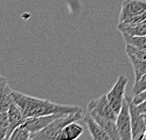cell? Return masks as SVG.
<instances>
[{"instance_id":"1","label":"cell","mask_w":146,"mask_h":140,"mask_svg":"<svg viewBox=\"0 0 146 140\" xmlns=\"http://www.w3.org/2000/svg\"><path fill=\"white\" fill-rule=\"evenodd\" d=\"M12 100L19 107L25 119L54 114L66 115L81 111V108L78 106L58 104L48 100L31 97L17 91H12Z\"/></svg>"},{"instance_id":"2","label":"cell","mask_w":146,"mask_h":140,"mask_svg":"<svg viewBox=\"0 0 146 140\" xmlns=\"http://www.w3.org/2000/svg\"><path fill=\"white\" fill-rule=\"evenodd\" d=\"M82 119V111L76 112V113L72 114H66L62 115V116L57 118L52 122L46 126L44 129L37 133H31L30 139L34 140H50L54 139L57 140L58 135L60 133L61 131L66 125L69 123L73 122V121H77Z\"/></svg>"},{"instance_id":"3","label":"cell","mask_w":146,"mask_h":140,"mask_svg":"<svg viewBox=\"0 0 146 140\" xmlns=\"http://www.w3.org/2000/svg\"><path fill=\"white\" fill-rule=\"evenodd\" d=\"M131 97L126 96L123 101V106L119 113L117 114L116 126L119 132L121 140L132 139V128H131V115H130L129 102Z\"/></svg>"},{"instance_id":"4","label":"cell","mask_w":146,"mask_h":140,"mask_svg":"<svg viewBox=\"0 0 146 140\" xmlns=\"http://www.w3.org/2000/svg\"><path fill=\"white\" fill-rule=\"evenodd\" d=\"M127 86V78L121 75L118 77L113 88L107 94V99L113 110L118 114L123 106V101L125 99V88Z\"/></svg>"},{"instance_id":"5","label":"cell","mask_w":146,"mask_h":140,"mask_svg":"<svg viewBox=\"0 0 146 140\" xmlns=\"http://www.w3.org/2000/svg\"><path fill=\"white\" fill-rule=\"evenodd\" d=\"M87 109L90 113H94L100 117L116 121L117 113L113 110L107 99V95H103L94 100H92L87 105Z\"/></svg>"},{"instance_id":"6","label":"cell","mask_w":146,"mask_h":140,"mask_svg":"<svg viewBox=\"0 0 146 140\" xmlns=\"http://www.w3.org/2000/svg\"><path fill=\"white\" fill-rule=\"evenodd\" d=\"M130 115H131V128H132V139L141 140L144 139L146 133V121L143 115L139 113L136 105L132 102V98L130 99Z\"/></svg>"},{"instance_id":"7","label":"cell","mask_w":146,"mask_h":140,"mask_svg":"<svg viewBox=\"0 0 146 140\" xmlns=\"http://www.w3.org/2000/svg\"><path fill=\"white\" fill-rule=\"evenodd\" d=\"M144 11H146L145 0H125L122 4L119 23L135 15L141 14Z\"/></svg>"},{"instance_id":"8","label":"cell","mask_w":146,"mask_h":140,"mask_svg":"<svg viewBox=\"0 0 146 140\" xmlns=\"http://www.w3.org/2000/svg\"><path fill=\"white\" fill-rule=\"evenodd\" d=\"M62 116L60 114H54V115H47V116H41V117H33L26 119L24 121V125L27 127V129L30 131V133H34L44 129L46 126L57 118Z\"/></svg>"},{"instance_id":"9","label":"cell","mask_w":146,"mask_h":140,"mask_svg":"<svg viewBox=\"0 0 146 140\" xmlns=\"http://www.w3.org/2000/svg\"><path fill=\"white\" fill-rule=\"evenodd\" d=\"M83 120L94 140H111L110 135L102 129V127L99 125L97 121L92 117V115L89 112L83 117Z\"/></svg>"},{"instance_id":"10","label":"cell","mask_w":146,"mask_h":140,"mask_svg":"<svg viewBox=\"0 0 146 140\" xmlns=\"http://www.w3.org/2000/svg\"><path fill=\"white\" fill-rule=\"evenodd\" d=\"M8 117H9V130H8V133H7V137L6 139H9L11 135V133L13 132V130L18 127L21 124L24 123L25 121V118L22 114L21 110L19 109V107L15 104L14 102H12L10 108L8 110Z\"/></svg>"},{"instance_id":"11","label":"cell","mask_w":146,"mask_h":140,"mask_svg":"<svg viewBox=\"0 0 146 140\" xmlns=\"http://www.w3.org/2000/svg\"><path fill=\"white\" fill-rule=\"evenodd\" d=\"M12 91L6 78L0 77V113L8 112L12 100Z\"/></svg>"},{"instance_id":"12","label":"cell","mask_w":146,"mask_h":140,"mask_svg":"<svg viewBox=\"0 0 146 140\" xmlns=\"http://www.w3.org/2000/svg\"><path fill=\"white\" fill-rule=\"evenodd\" d=\"M90 114H91L92 117L97 121V123L102 127V129L110 135L111 140H121L119 132H118V129L116 126V121L110 120V119H106V118L100 117L94 113H90Z\"/></svg>"},{"instance_id":"13","label":"cell","mask_w":146,"mask_h":140,"mask_svg":"<svg viewBox=\"0 0 146 140\" xmlns=\"http://www.w3.org/2000/svg\"><path fill=\"white\" fill-rule=\"evenodd\" d=\"M84 132L83 127L80 124L76 123V121H73V122L69 123L63 128L60 133L58 135L57 140H65L70 139L74 140L82 135Z\"/></svg>"},{"instance_id":"14","label":"cell","mask_w":146,"mask_h":140,"mask_svg":"<svg viewBox=\"0 0 146 140\" xmlns=\"http://www.w3.org/2000/svg\"><path fill=\"white\" fill-rule=\"evenodd\" d=\"M118 30L122 34L129 36H145L146 35V24L141 23L133 26H121L118 24Z\"/></svg>"},{"instance_id":"15","label":"cell","mask_w":146,"mask_h":140,"mask_svg":"<svg viewBox=\"0 0 146 140\" xmlns=\"http://www.w3.org/2000/svg\"><path fill=\"white\" fill-rule=\"evenodd\" d=\"M125 44H129L139 50H146V35L145 36H129L122 34Z\"/></svg>"},{"instance_id":"16","label":"cell","mask_w":146,"mask_h":140,"mask_svg":"<svg viewBox=\"0 0 146 140\" xmlns=\"http://www.w3.org/2000/svg\"><path fill=\"white\" fill-rule=\"evenodd\" d=\"M128 58L132 64L133 70H134L135 81L139 80L146 73V60H139L133 57H128Z\"/></svg>"},{"instance_id":"17","label":"cell","mask_w":146,"mask_h":140,"mask_svg":"<svg viewBox=\"0 0 146 140\" xmlns=\"http://www.w3.org/2000/svg\"><path fill=\"white\" fill-rule=\"evenodd\" d=\"M30 136H31V133L30 131L27 128L24 124H21L18 127H16L13 132L11 133V135L10 136L11 140H27L30 139Z\"/></svg>"},{"instance_id":"18","label":"cell","mask_w":146,"mask_h":140,"mask_svg":"<svg viewBox=\"0 0 146 140\" xmlns=\"http://www.w3.org/2000/svg\"><path fill=\"white\" fill-rule=\"evenodd\" d=\"M125 53L127 57H133L139 60H146V50H139L129 44H125Z\"/></svg>"},{"instance_id":"19","label":"cell","mask_w":146,"mask_h":140,"mask_svg":"<svg viewBox=\"0 0 146 140\" xmlns=\"http://www.w3.org/2000/svg\"><path fill=\"white\" fill-rule=\"evenodd\" d=\"M9 130L8 112L0 113V139H6Z\"/></svg>"},{"instance_id":"20","label":"cell","mask_w":146,"mask_h":140,"mask_svg":"<svg viewBox=\"0 0 146 140\" xmlns=\"http://www.w3.org/2000/svg\"><path fill=\"white\" fill-rule=\"evenodd\" d=\"M145 90H146V73L144 75H142L139 80L135 81L131 90L132 97H134L136 95H139V93L143 92Z\"/></svg>"},{"instance_id":"21","label":"cell","mask_w":146,"mask_h":140,"mask_svg":"<svg viewBox=\"0 0 146 140\" xmlns=\"http://www.w3.org/2000/svg\"><path fill=\"white\" fill-rule=\"evenodd\" d=\"M145 20H146V11L142 12L141 14L130 17L128 19H125V21L119 23V24H121V26H133V24H138L143 23Z\"/></svg>"},{"instance_id":"22","label":"cell","mask_w":146,"mask_h":140,"mask_svg":"<svg viewBox=\"0 0 146 140\" xmlns=\"http://www.w3.org/2000/svg\"><path fill=\"white\" fill-rule=\"evenodd\" d=\"M145 100H146V90L143 92L139 93V95H136L134 97H132V102L134 104H139Z\"/></svg>"},{"instance_id":"23","label":"cell","mask_w":146,"mask_h":140,"mask_svg":"<svg viewBox=\"0 0 146 140\" xmlns=\"http://www.w3.org/2000/svg\"><path fill=\"white\" fill-rule=\"evenodd\" d=\"M137 110L139 111V113L141 114H146V100L141 102V104H135Z\"/></svg>"},{"instance_id":"24","label":"cell","mask_w":146,"mask_h":140,"mask_svg":"<svg viewBox=\"0 0 146 140\" xmlns=\"http://www.w3.org/2000/svg\"><path fill=\"white\" fill-rule=\"evenodd\" d=\"M144 139H146V133H145V135H144Z\"/></svg>"},{"instance_id":"25","label":"cell","mask_w":146,"mask_h":140,"mask_svg":"<svg viewBox=\"0 0 146 140\" xmlns=\"http://www.w3.org/2000/svg\"><path fill=\"white\" fill-rule=\"evenodd\" d=\"M144 23H145V24H146V20H145V21H144Z\"/></svg>"},{"instance_id":"26","label":"cell","mask_w":146,"mask_h":140,"mask_svg":"<svg viewBox=\"0 0 146 140\" xmlns=\"http://www.w3.org/2000/svg\"><path fill=\"white\" fill-rule=\"evenodd\" d=\"M0 77H1V75H0Z\"/></svg>"}]
</instances>
